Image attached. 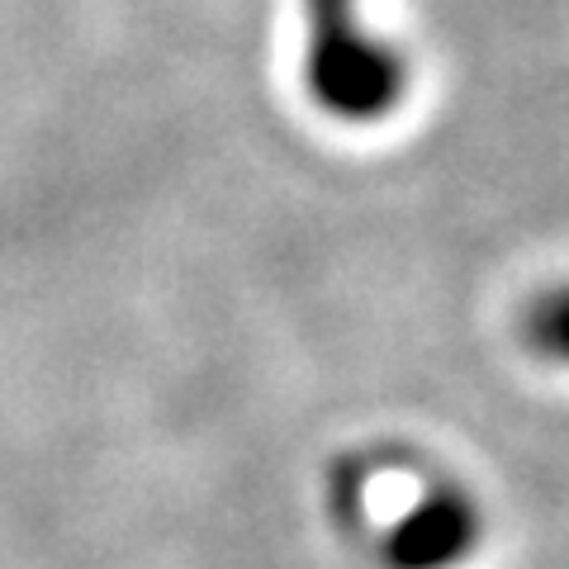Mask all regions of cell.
<instances>
[{
  "instance_id": "6da1fadb",
  "label": "cell",
  "mask_w": 569,
  "mask_h": 569,
  "mask_svg": "<svg viewBox=\"0 0 569 569\" xmlns=\"http://www.w3.org/2000/svg\"><path fill=\"white\" fill-rule=\"evenodd\" d=\"M332 503L380 569H460L485 541V508L460 479L389 456L337 470Z\"/></svg>"
},
{
  "instance_id": "7a4b0ae2",
  "label": "cell",
  "mask_w": 569,
  "mask_h": 569,
  "mask_svg": "<svg viewBox=\"0 0 569 569\" xmlns=\"http://www.w3.org/2000/svg\"><path fill=\"white\" fill-rule=\"evenodd\" d=\"M299 86L323 119L376 129L413 91L408 52L366 20L361 0H299Z\"/></svg>"
},
{
  "instance_id": "3957f363",
  "label": "cell",
  "mask_w": 569,
  "mask_h": 569,
  "mask_svg": "<svg viewBox=\"0 0 569 569\" xmlns=\"http://www.w3.org/2000/svg\"><path fill=\"white\" fill-rule=\"evenodd\" d=\"M522 347L550 370H569V280H556L522 305Z\"/></svg>"
}]
</instances>
